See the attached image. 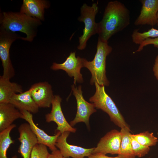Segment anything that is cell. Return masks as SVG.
Instances as JSON below:
<instances>
[{"instance_id": "6da1fadb", "label": "cell", "mask_w": 158, "mask_h": 158, "mask_svg": "<svg viewBox=\"0 0 158 158\" xmlns=\"http://www.w3.org/2000/svg\"><path fill=\"white\" fill-rule=\"evenodd\" d=\"M130 23V12L124 4L117 0L110 1L105 8L102 20L98 23V38L108 42L112 36L124 29Z\"/></svg>"}, {"instance_id": "7a4b0ae2", "label": "cell", "mask_w": 158, "mask_h": 158, "mask_svg": "<svg viewBox=\"0 0 158 158\" xmlns=\"http://www.w3.org/2000/svg\"><path fill=\"white\" fill-rule=\"evenodd\" d=\"M41 21L19 12H4L0 13V28L13 32H20L26 35L22 40L32 42L36 36Z\"/></svg>"}, {"instance_id": "3957f363", "label": "cell", "mask_w": 158, "mask_h": 158, "mask_svg": "<svg viewBox=\"0 0 158 158\" xmlns=\"http://www.w3.org/2000/svg\"><path fill=\"white\" fill-rule=\"evenodd\" d=\"M112 50L108 42L102 41L98 38L97 51L93 60L88 61L84 59V67L89 70L92 75L90 84L93 85L96 83L100 85L109 86V82L106 74V61L107 57Z\"/></svg>"}, {"instance_id": "277c9868", "label": "cell", "mask_w": 158, "mask_h": 158, "mask_svg": "<svg viewBox=\"0 0 158 158\" xmlns=\"http://www.w3.org/2000/svg\"><path fill=\"white\" fill-rule=\"evenodd\" d=\"M95 84L96 91L90 98L89 101L94 104L97 109H101L107 113L111 121L121 128H130L114 102L106 93L104 86L96 83Z\"/></svg>"}, {"instance_id": "5b68a950", "label": "cell", "mask_w": 158, "mask_h": 158, "mask_svg": "<svg viewBox=\"0 0 158 158\" xmlns=\"http://www.w3.org/2000/svg\"><path fill=\"white\" fill-rule=\"evenodd\" d=\"M98 11L99 7L96 3H93L91 6L84 3L81 6L80 15L78 20L80 22H83L85 27L82 35L79 37V44L77 47L78 49H84L87 42L90 37L97 34L98 23L95 21V17Z\"/></svg>"}, {"instance_id": "8992f818", "label": "cell", "mask_w": 158, "mask_h": 158, "mask_svg": "<svg viewBox=\"0 0 158 158\" xmlns=\"http://www.w3.org/2000/svg\"><path fill=\"white\" fill-rule=\"evenodd\" d=\"M23 37L16 32L0 28V58L3 68V74L4 78L10 79L15 74L9 54L12 43L15 40Z\"/></svg>"}, {"instance_id": "52a82bcc", "label": "cell", "mask_w": 158, "mask_h": 158, "mask_svg": "<svg viewBox=\"0 0 158 158\" xmlns=\"http://www.w3.org/2000/svg\"><path fill=\"white\" fill-rule=\"evenodd\" d=\"M71 89L76 99L77 111L75 118L70 122V124L73 126L78 123L83 122L89 127L90 116L97 111L95 104L93 103H89L85 99L83 95L81 85L77 87L73 84L71 86Z\"/></svg>"}, {"instance_id": "ba28073f", "label": "cell", "mask_w": 158, "mask_h": 158, "mask_svg": "<svg viewBox=\"0 0 158 158\" xmlns=\"http://www.w3.org/2000/svg\"><path fill=\"white\" fill-rule=\"evenodd\" d=\"M84 58L76 57L75 52H71L64 62L61 63H53L50 68L54 70H62L65 71L70 77H73V84L83 82L80 73L81 68L84 67Z\"/></svg>"}, {"instance_id": "9c48e42d", "label": "cell", "mask_w": 158, "mask_h": 158, "mask_svg": "<svg viewBox=\"0 0 158 158\" xmlns=\"http://www.w3.org/2000/svg\"><path fill=\"white\" fill-rule=\"evenodd\" d=\"M61 101L59 95H54L51 111L45 115L46 121L48 123L55 122L57 125V130L61 133L67 131L74 133L76 129L68 123L63 115L61 107Z\"/></svg>"}, {"instance_id": "30bf717a", "label": "cell", "mask_w": 158, "mask_h": 158, "mask_svg": "<svg viewBox=\"0 0 158 158\" xmlns=\"http://www.w3.org/2000/svg\"><path fill=\"white\" fill-rule=\"evenodd\" d=\"M70 133L69 132H65L61 133L58 137L55 146L59 149L65 158L70 157L73 158H85L92 154L94 147L85 148L81 147L70 145L66 140Z\"/></svg>"}, {"instance_id": "8fae6325", "label": "cell", "mask_w": 158, "mask_h": 158, "mask_svg": "<svg viewBox=\"0 0 158 158\" xmlns=\"http://www.w3.org/2000/svg\"><path fill=\"white\" fill-rule=\"evenodd\" d=\"M121 139L120 131L113 129L109 132L102 138L92 154L101 153L106 155L107 154H118Z\"/></svg>"}, {"instance_id": "7c38bea8", "label": "cell", "mask_w": 158, "mask_h": 158, "mask_svg": "<svg viewBox=\"0 0 158 158\" xmlns=\"http://www.w3.org/2000/svg\"><path fill=\"white\" fill-rule=\"evenodd\" d=\"M34 101L39 108H49L54 95L51 85L47 82L35 83L30 89Z\"/></svg>"}, {"instance_id": "4fadbf2b", "label": "cell", "mask_w": 158, "mask_h": 158, "mask_svg": "<svg viewBox=\"0 0 158 158\" xmlns=\"http://www.w3.org/2000/svg\"><path fill=\"white\" fill-rule=\"evenodd\" d=\"M18 130L19 133L18 139L20 142L18 152L23 158H30L33 147L38 143L37 138L28 123L21 124Z\"/></svg>"}, {"instance_id": "5bb4252c", "label": "cell", "mask_w": 158, "mask_h": 158, "mask_svg": "<svg viewBox=\"0 0 158 158\" xmlns=\"http://www.w3.org/2000/svg\"><path fill=\"white\" fill-rule=\"evenodd\" d=\"M20 112L23 114L22 118L25 120L29 124L31 130L37 138L38 143L48 147L52 151L57 150L55 146L56 142L61 133L58 131L54 135H48L35 124L33 120L32 115L31 113L25 110Z\"/></svg>"}, {"instance_id": "9a60e30c", "label": "cell", "mask_w": 158, "mask_h": 158, "mask_svg": "<svg viewBox=\"0 0 158 158\" xmlns=\"http://www.w3.org/2000/svg\"><path fill=\"white\" fill-rule=\"evenodd\" d=\"M142 4L140 13L135 20L136 25H149L154 26L157 23L158 0H141Z\"/></svg>"}, {"instance_id": "2e32d148", "label": "cell", "mask_w": 158, "mask_h": 158, "mask_svg": "<svg viewBox=\"0 0 158 158\" xmlns=\"http://www.w3.org/2000/svg\"><path fill=\"white\" fill-rule=\"evenodd\" d=\"M20 12L40 20H44L45 10L50 6L46 0H23Z\"/></svg>"}, {"instance_id": "e0dca14e", "label": "cell", "mask_w": 158, "mask_h": 158, "mask_svg": "<svg viewBox=\"0 0 158 158\" xmlns=\"http://www.w3.org/2000/svg\"><path fill=\"white\" fill-rule=\"evenodd\" d=\"M9 103L20 111L25 110L35 114L39 111V107L32 97L30 89L20 93L14 94L10 98Z\"/></svg>"}, {"instance_id": "ac0fdd59", "label": "cell", "mask_w": 158, "mask_h": 158, "mask_svg": "<svg viewBox=\"0 0 158 158\" xmlns=\"http://www.w3.org/2000/svg\"><path fill=\"white\" fill-rule=\"evenodd\" d=\"M20 111L10 103H0V132L11 125L18 118H22Z\"/></svg>"}, {"instance_id": "d6986e66", "label": "cell", "mask_w": 158, "mask_h": 158, "mask_svg": "<svg viewBox=\"0 0 158 158\" xmlns=\"http://www.w3.org/2000/svg\"><path fill=\"white\" fill-rule=\"evenodd\" d=\"M10 80L2 76L0 77V103H9L10 98L14 94L23 92L21 85L11 82Z\"/></svg>"}, {"instance_id": "ffe728a7", "label": "cell", "mask_w": 158, "mask_h": 158, "mask_svg": "<svg viewBox=\"0 0 158 158\" xmlns=\"http://www.w3.org/2000/svg\"><path fill=\"white\" fill-rule=\"evenodd\" d=\"M120 131L121 139L117 156L119 158H135L136 156L133 152L130 141V128L124 127L121 128Z\"/></svg>"}, {"instance_id": "44dd1931", "label": "cell", "mask_w": 158, "mask_h": 158, "mask_svg": "<svg viewBox=\"0 0 158 158\" xmlns=\"http://www.w3.org/2000/svg\"><path fill=\"white\" fill-rule=\"evenodd\" d=\"M16 126L13 124L0 132V158H8L6 155L7 151L10 145L14 142L10 136V133ZM11 158H17V157L15 155Z\"/></svg>"}, {"instance_id": "7402d4cb", "label": "cell", "mask_w": 158, "mask_h": 158, "mask_svg": "<svg viewBox=\"0 0 158 158\" xmlns=\"http://www.w3.org/2000/svg\"><path fill=\"white\" fill-rule=\"evenodd\" d=\"M132 136L140 144L150 147L155 146L158 142V138L155 136L152 132L148 131L135 134Z\"/></svg>"}, {"instance_id": "603a6c76", "label": "cell", "mask_w": 158, "mask_h": 158, "mask_svg": "<svg viewBox=\"0 0 158 158\" xmlns=\"http://www.w3.org/2000/svg\"><path fill=\"white\" fill-rule=\"evenodd\" d=\"M138 30V29H135L132 35V41L135 44L140 45L148 38L158 37V30L153 28L142 33L139 32Z\"/></svg>"}, {"instance_id": "cb8c5ba5", "label": "cell", "mask_w": 158, "mask_h": 158, "mask_svg": "<svg viewBox=\"0 0 158 158\" xmlns=\"http://www.w3.org/2000/svg\"><path fill=\"white\" fill-rule=\"evenodd\" d=\"M131 134L130 135V141L133 151L135 156L140 158L147 154L150 150V147L139 143L132 136Z\"/></svg>"}, {"instance_id": "d4e9b609", "label": "cell", "mask_w": 158, "mask_h": 158, "mask_svg": "<svg viewBox=\"0 0 158 158\" xmlns=\"http://www.w3.org/2000/svg\"><path fill=\"white\" fill-rule=\"evenodd\" d=\"M49 154L46 146L38 143L33 147L30 158H48Z\"/></svg>"}, {"instance_id": "484cf974", "label": "cell", "mask_w": 158, "mask_h": 158, "mask_svg": "<svg viewBox=\"0 0 158 158\" xmlns=\"http://www.w3.org/2000/svg\"><path fill=\"white\" fill-rule=\"evenodd\" d=\"M149 44H153L154 47L158 49V37L148 38L146 39L140 45L136 52L141 51L142 50L144 47Z\"/></svg>"}, {"instance_id": "4316f807", "label": "cell", "mask_w": 158, "mask_h": 158, "mask_svg": "<svg viewBox=\"0 0 158 158\" xmlns=\"http://www.w3.org/2000/svg\"><path fill=\"white\" fill-rule=\"evenodd\" d=\"M48 158H65L61 154L59 150L57 149L52 151Z\"/></svg>"}, {"instance_id": "83f0119b", "label": "cell", "mask_w": 158, "mask_h": 158, "mask_svg": "<svg viewBox=\"0 0 158 158\" xmlns=\"http://www.w3.org/2000/svg\"><path fill=\"white\" fill-rule=\"evenodd\" d=\"M88 158H119L117 156L114 157H109L101 153L92 154L88 157Z\"/></svg>"}, {"instance_id": "f1b7e54d", "label": "cell", "mask_w": 158, "mask_h": 158, "mask_svg": "<svg viewBox=\"0 0 158 158\" xmlns=\"http://www.w3.org/2000/svg\"><path fill=\"white\" fill-rule=\"evenodd\" d=\"M153 71L154 75L158 81V54L157 56L153 65Z\"/></svg>"}, {"instance_id": "f546056e", "label": "cell", "mask_w": 158, "mask_h": 158, "mask_svg": "<svg viewBox=\"0 0 158 158\" xmlns=\"http://www.w3.org/2000/svg\"><path fill=\"white\" fill-rule=\"evenodd\" d=\"M157 25L158 26V12L157 14Z\"/></svg>"}, {"instance_id": "4dcf8cb0", "label": "cell", "mask_w": 158, "mask_h": 158, "mask_svg": "<svg viewBox=\"0 0 158 158\" xmlns=\"http://www.w3.org/2000/svg\"><path fill=\"white\" fill-rule=\"evenodd\" d=\"M157 137H158V132L157 133Z\"/></svg>"}, {"instance_id": "1f68e13d", "label": "cell", "mask_w": 158, "mask_h": 158, "mask_svg": "<svg viewBox=\"0 0 158 158\" xmlns=\"http://www.w3.org/2000/svg\"><path fill=\"white\" fill-rule=\"evenodd\" d=\"M149 158V157H148V158Z\"/></svg>"}]
</instances>
